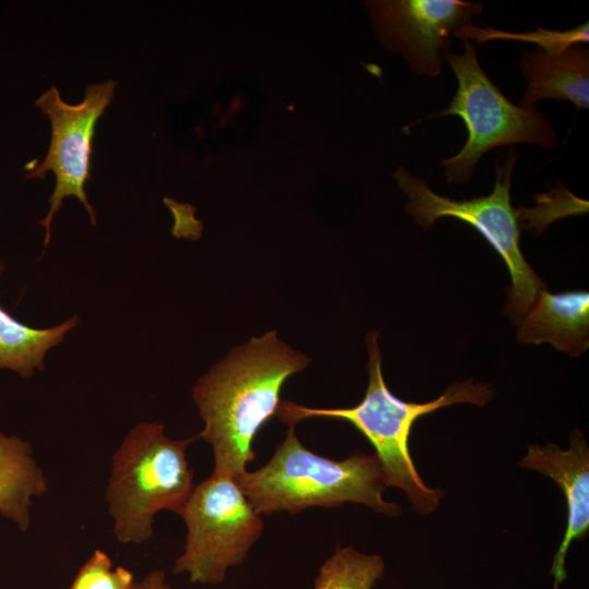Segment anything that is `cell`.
<instances>
[{
    "label": "cell",
    "mask_w": 589,
    "mask_h": 589,
    "mask_svg": "<svg viewBox=\"0 0 589 589\" xmlns=\"http://www.w3.org/2000/svg\"><path fill=\"white\" fill-rule=\"evenodd\" d=\"M462 53L443 52L457 79V91L448 107L423 120L458 116L468 139L456 155L443 159L444 177L449 183H466L476 165L490 149L518 143L536 144L545 149L557 145V133L539 110L512 103L489 79L477 57V47L460 39Z\"/></svg>",
    "instance_id": "obj_5"
},
{
    "label": "cell",
    "mask_w": 589,
    "mask_h": 589,
    "mask_svg": "<svg viewBox=\"0 0 589 589\" xmlns=\"http://www.w3.org/2000/svg\"><path fill=\"white\" fill-rule=\"evenodd\" d=\"M527 80L519 106L526 109L544 99L569 100L577 109L589 107V52L581 45L551 55L541 49L524 51L519 60Z\"/></svg>",
    "instance_id": "obj_12"
},
{
    "label": "cell",
    "mask_w": 589,
    "mask_h": 589,
    "mask_svg": "<svg viewBox=\"0 0 589 589\" xmlns=\"http://www.w3.org/2000/svg\"><path fill=\"white\" fill-rule=\"evenodd\" d=\"M132 589H170L163 570H153L142 580L134 582Z\"/></svg>",
    "instance_id": "obj_18"
},
{
    "label": "cell",
    "mask_w": 589,
    "mask_h": 589,
    "mask_svg": "<svg viewBox=\"0 0 589 589\" xmlns=\"http://www.w3.org/2000/svg\"><path fill=\"white\" fill-rule=\"evenodd\" d=\"M378 334L366 336L369 383L362 400L350 408H309L290 400H281L276 417L289 426L306 418H328L351 423L374 447L381 464L386 488L404 491L413 510L429 515L445 495L442 488L425 485L409 452L413 423L420 417L455 404L483 407L494 396L491 384L473 380L454 382L436 399L429 402H408L396 397L387 387L382 372Z\"/></svg>",
    "instance_id": "obj_2"
},
{
    "label": "cell",
    "mask_w": 589,
    "mask_h": 589,
    "mask_svg": "<svg viewBox=\"0 0 589 589\" xmlns=\"http://www.w3.org/2000/svg\"><path fill=\"white\" fill-rule=\"evenodd\" d=\"M183 553L172 572L200 585H219L240 565L263 530V521L236 480L214 474L194 486L182 513Z\"/></svg>",
    "instance_id": "obj_7"
},
{
    "label": "cell",
    "mask_w": 589,
    "mask_h": 589,
    "mask_svg": "<svg viewBox=\"0 0 589 589\" xmlns=\"http://www.w3.org/2000/svg\"><path fill=\"white\" fill-rule=\"evenodd\" d=\"M235 480L259 515L298 514L347 502L387 516L400 513L397 504L383 498L385 479L375 454L357 452L344 460L320 456L301 444L291 425L267 464Z\"/></svg>",
    "instance_id": "obj_3"
},
{
    "label": "cell",
    "mask_w": 589,
    "mask_h": 589,
    "mask_svg": "<svg viewBox=\"0 0 589 589\" xmlns=\"http://www.w3.org/2000/svg\"><path fill=\"white\" fill-rule=\"evenodd\" d=\"M132 573L113 567L104 552L96 550L76 574L70 589H132Z\"/></svg>",
    "instance_id": "obj_17"
},
{
    "label": "cell",
    "mask_w": 589,
    "mask_h": 589,
    "mask_svg": "<svg viewBox=\"0 0 589 589\" xmlns=\"http://www.w3.org/2000/svg\"><path fill=\"white\" fill-rule=\"evenodd\" d=\"M4 265L0 264V275ZM77 324L73 316L50 328L29 327L0 306V369H12L29 377L34 369H44V358L49 349L59 345L65 334Z\"/></svg>",
    "instance_id": "obj_14"
},
{
    "label": "cell",
    "mask_w": 589,
    "mask_h": 589,
    "mask_svg": "<svg viewBox=\"0 0 589 589\" xmlns=\"http://www.w3.org/2000/svg\"><path fill=\"white\" fill-rule=\"evenodd\" d=\"M385 570L380 555H366L338 545L320 567L313 589H372Z\"/></svg>",
    "instance_id": "obj_15"
},
{
    "label": "cell",
    "mask_w": 589,
    "mask_h": 589,
    "mask_svg": "<svg viewBox=\"0 0 589 589\" xmlns=\"http://www.w3.org/2000/svg\"><path fill=\"white\" fill-rule=\"evenodd\" d=\"M46 490L47 481L32 457L31 445L0 433V514L25 531L32 498Z\"/></svg>",
    "instance_id": "obj_13"
},
{
    "label": "cell",
    "mask_w": 589,
    "mask_h": 589,
    "mask_svg": "<svg viewBox=\"0 0 589 589\" xmlns=\"http://www.w3.org/2000/svg\"><path fill=\"white\" fill-rule=\"evenodd\" d=\"M164 431L159 423H140L113 456L106 500L121 543L147 541L155 515H180L194 489L187 447L197 436L173 441Z\"/></svg>",
    "instance_id": "obj_4"
},
{
    "label": "cell",
    "mask_w": 589,
    "mask_h": 589,
    "mask_svg": "<svg viewBox=\"0 0 589 589\" xmlns=\"http://www.w3.org/2000/svg\"><path fill=\"white\" fill-rule=\"evenodd\" d=\"M458 39H476L480 43L492 39H507L524 43H534L543 51L556 55L567 47L589 41V24L586 22L568 31H549L537 27V31L527 33H508L491 27L480 28L472 23L462 26L456 34Z\"/></svg>",
    "instance_id": "obj_16"
},
{
    "label": "cell",
    "mask_w": 589,
    "mask_h": 589,
    "mask_svg": "<svg viewBox=\"0 0 589 589\" xmlns=\"http://www.w3.org/2000/svg\"><path fill=\"white\" fill-rule=\"evenodd\" d=\"M517 153L510 147L504 161L495 164V182L489 195L453 200L433 192L426 183L405 168L394 172L399 189L408 197L405 209L414 223L428 229L437 219L452 217L473 227L496 251L508 268L512 288L505 313L517 323L538 292L545 287L520 250V224L510 204V187Z\"/></svg>",
    "instance_id": "obj_6"
},
{
    "label": "cell",
    "mask_w": 589,
    "mask_h": 589,
    "mask_svg": "<svg viewBox=\"0 0 589 589\" xmlns=\"http://www.w3.org/2000/svg\"><path fill=\"white\" fill-rule=\"evenodd\" d=\"M365 5L383 46L400 53L413 73L430 77L441 74L452 37L483 9L480 2L460 0H376Z\"/></svg>",
    "instance_id": "obj_9"
},
{
    "label": "cell",
    "mask_w": 589,
    "mask_h": 589,
    "mask_svg": "<svg viewBox=\"0 0 589 589\" xmlns=\"http://www.w3.org/2000/svg\"><path fill=\"white\" fill-rule=\"evenodd\" d=\"M516 326L521 345L548 342L570 357H579L589 347V292L553 293L544 287Z\"/></svg>",
    "instance_id": "obj_11"
},
{
    "label": "cell",
    "mask_w": 589,
    "mask_h": 589,
    "mask_svg": "<svg viewBox=\"0 0 589 589\" xmlns=\"http://www.w3.org/2000/svg\"><path fill=\"white\" fill-rule=\"evenodd\" d=\"M569 448L548 443L544 447L530 444L519 465L553 479L565 495L567 525L554 555L551 574L553 589L566 578L565 557L573 541L582 540L589 531V448L579 429L572 431Z\"/></svg>",
    "instance_id": "obj_10"
},
{
    "label": "cell",
    "mask_w": 589,
    "mask_h": 589,
    "mask_svg": "<svg viewBox=\"0 0 589 589\" xmlns=\"http://www.w3.org/2000/svg\"><path fill=\"white\" fill-rule=\"evenodd\" d=\"M116 86L113 80L91 84L77 105L63 101L58 88L51 86L35 101L50 120L51 141L45 158L27 169L25 179H44L48 171L56 177L49 211L39 221L46 229L45 249L50 240L52 217L65 197H76L86 208L92 225H96V213L87 200L85 183L91 179L96 123L112 101Z\"/></svg>",
    "instance_id": "obj_8"
},
{
    "label": "cell",
    "mask_w": 589,
    "mask_h": 589,
    "mask_svg": "<svg viewBox=\"0 0 589 589\" xmlns=\"http://www.w3.org/2000/svg\"><path fill=\"white\" fill-rule=\"evenodd\" d=\"M309 362L271 330L232 349L199 380L193 399L204 429L196 436L212 446V473L237 479L247 471L255 459L254 438L276 417L284 384Z\"/></svg>",
    "instance_id": "obj_1"
}]
</instances>
